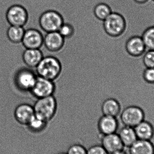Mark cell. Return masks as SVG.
Here are the masks:
<instances>
[{
  "label": "cell",
  "mask_w": 154,
  "mask_h": 154,
  "mask_svg": "<svg viewBox=\"0 0 154 154\" xmlns=\"http://www.w3.org/2000/svg\"><path fill=\"white\" fill-rule=\"evenodd\" d=\"M35 69L38 76L54 81L60 76L62 66L57 58L54 56H47L43 57Z\"/></svg>",
  "instance_id": "1"
},
{
  "label": "cell",
  "mask_w": 154,
  "mask_h": 154,
  "mask_svg": "<svg viewBox=\"0 0 154 154\" xmlns=\"http://www.w3.org/2000/svg\"><path fill=\"white\" fill-rule=\"evenodd\" d=\"M103 29L109 37L119 38L125 33L126 23L121 14L112 12L103 21Z\"/></svg>",
  "instance_id": "2"
},
{
  "label": "cell",
  "mask_w": 154,
  "mask_h": 154,
  "mask_svg": "<svg viewBox=\"0 0 154 154\" xmlns=\"http://www.w3.org/2000/svg\"><path fill=\"white\" fill-rule=\"evenodd\" d=\"M35 114L48 122L55 117L57 110V102L54 95L38 99L33 105Z\"/></svg>",
  "instance_id": "3"
},
{
  "label": "cell",
  "mask_w": 154,
  "mask_h": 154,
  "mask_svg": "<svg viewBox=\"0 0 154 154\" xmlns=\"http://www.w3.org/2000/svg\"><path fill=\"white\" fill-rule=\"evenodd\" d=\"M37 77L36 72H34L32 69L25 67L20 69L16 74L15 84L22 92L25 94H31V90L36 82Z\"/></svg>",
  "instance_id": "4"
},
{
  "label": "cell",
  "mask_w": 154,
  "mask_h": 154,
  "mask_svg": "<svg viewBox=\"0 0 154 154\" xmlns=\"http://www.w3.org/2000/svg\"><path fill=\"white\" fill-rule=\"evenodd\" d=\"M39 22L42 31L45 33L58 31L64 23L61 15L53 11L43 13L40 17Z\"/></svg>",
  "instance_id": "5"
},
{
  "label": "cell",
  "mask_w": 154,
  "mask_h": 154,
  "mask_svg": "<svg viewBox=\"0 0 154 154\" xmlns=\"http://www.w3.org/2000/svg\"><path fill=\"white\" fill-rule=\"evenodd\" d=\"M28 11L21 4H15L8 8L5 19L9 25L24 27L28 20Z\"/></svg>",
  "instance_id": "6"
},
{
  "label": "cell",
  "mask_w": 154,
  "mask_h": 154,
  "mask_svg": "<svg viewBox=\"0 0 154 154\" xmlns=\"http://www.w3.org/2000/svg\"><path fill=\"white\" fill-rule=\"evenodd\" d=\"M120 114V120L123 125L133 128L145 120V117L143 109L134 105L125 108Z\"/></svg>",
  "instance_id": "7"
},
{
  "label": "cell",
  "mask_w": 154,
  "mask_h": 154,
  "mask_svg": "<svg viewBox=\"0 0 154 154\" xmlns=\"http://www.w3.org/2000/svg\"><path fill=\"white\" fill-rule=\"evenodd\" d=\"M56 89V86L54 81L38 76L30 93L33 97L38 99L53 96Z\"/></svg>",
  "instance_id": "8"
},
{
  "label": "cell",
  "mask_w": 154,
  "mask_h": 154,
  "mask_svg": "<svg viewBox=\"0 0 154 154\" xmlns=\"http://www.w3.org/2000/svg\"><path fill=\"white\" fill-rule=\"evenodd\" d=\"M44 35L38 29L29 28L25 30L22 42L26 49H40L43 45Z\"/></svg>",
  "instance_id": "9"
},
{
  "label": "cell",
  "mask_w": 154,
  "mask_h": 154,
  "mask_svg": "<svg viewBox=\"0 0 154 154\" xmlns=\"http://www.w3.org/2000/svg\"><path fill=\"white\" fill-rule=\"evenodd\" d=\"M126 51L128 55L134 57L143 55L146 48L141 36L135 35L129 37L125 45Z\"/></svg>",
  "instance_id": "10"
},
{
  "label": "cell",
  "mask_w": 154,
  "mask_h": 154,
  "mask_svg": "<svg viewBox=\"0 0 154 154\" xmlns=\"http://www.w3.org/2000/svg\"><path fill=\"white\" fill-rule=\"evenodd\" d=\"M65 43V39L58 31L45 33L43 45L46 49L51 52H57L61 50Z\"/></svg>",
  "instance_id": "11"
},
{
  "label": "cell",
  "mask_w": 154,
  "mask_h": 154,
  "mask_svg": "<svg viewBox=\"0 0 154 154\" xmlns=\"http://www.w3.org/2000/svg\"><path fill=\"white\" fill-rule=\"evenodd\" d=\"M35 114L33 105L23 103L15 109L14 116L16 121L20 125H27Z\"/></svg>",
  "instance_id": "12"
},
{
  "label": "cell",
  "mask_w": 154,
  "mask_h": 154,
  "mask_svg": "<svg viewBox=\"0 0 154 154\" xmlns=\"http://www.w3.org/2000/svg\"><path fill=\"white\" fill-rule=\"evenodd\" d=\"M97 126L100 133L105 135L116 133L119 124L117 117L102 115L98 120Z\"/></svg>",
  "instance_id": "13"
},
{
  "label": "cell",
  "mask_w": 154,
  "mask_h": 154,
  "mask_svg": "<svg viewBox=\"0 0 154 154\" xmlns=\"http://www.w3.org/2000/svg\"><path fill=\"white\" fill-rule=\"evenodd\" d=\"M101 145L109 154L124 149L125 147L118 134L116 133L103 135Z\"/></svg>",
  "instance_id": "14"
},
{
  "label": "cell",
  "mask_w": 154,
  "mask_h": 154,
  "mask_svg": "<svg viewBox=\"0 0 154 154\" xmlns=\"http://www.w3.org/2000/svg\"><path fill=\"white\" fill-rule=\"evenodd\" d=\"M43 53L40 49H26L23 55L25 65L30 68H35L43 57Z\"/></svg>",
  "instance_id": "15"
},
{
  "label": "cell",
  "mask_w": 154,
  "mask_h": 154,
  "mask_svg": "<svg viewBox=\"0 0 154 154\" xmlns=\"http://www.w3.org/2000/svg\"><path fill=\"white\" fill-rule=\"evenodd\" d=\"M137 139L149 140L153 137L154 128L150 122L144 120L134 128Z\"/></svg>",
  "instance_id": "16"
},
{
  "label": "cell",
  "mask_w": 154,
  "mask_h": 154,
  "mask_svg": "<svg viewBox=\"0 0 154 154\" xmlns=\"http://www.w3.org/2000/svg\"><path fill=\"white\" fill-rule=\"evenodd\" d=\"M101 110L103 115L117 117L121 113V106L117 100L109 98L103 101Z\"/></svg>",
  "instance_id": "17"
},
{
  "label": "cell",
  "mask_w": 154,
  "mask_h": 154,
  "mask_svg": "<svg viewBox=\"0 0 154 154\" xmlns=\"http://www.w3.org/2000/svg\"><path fill=\"white\" fill-rule=\"evenodd\" d=\"M129 148L130 154H154V145L149 140L137 139Z\"/></svg>",
  "instance_id": "18"
},
{
  "label": "cell",
  "mask_w": 154,
  "mask_h": 154,
  "mask_svg": "<svg viewBox=\"0 0 154 154\" xmlns=\"http://www.w3.org/2000/svg\"><path fill=\"white\" fill-rule=\"evenodd\" d=\"M124 146L129 147L137 139L134 128L125 126L118 134Z\"/></svg>",
  "instance_id": "19"
},
{
  "label": "cell",
  "mask_w": 154,
  "mask_h": 154,
  "mask_svg": "<svg viewBox=\"0 0 154 154\" xmlns=\"http://www.w3.org/2000/svg\"><path fill=\"white\" fill-rule=\"evenodd\" d=\"M48 122L36 114H34L31 120L27 125L29 131L34 134L43 132L47 128Z\"/></svg>",
  "instance_id": "20"
},
{
  "label": "cell",
  "mask_w": 154,
  "mask_h": 154,
  "mask_svg": "<svg viewBox=\"0 0 154 154\" xmlns=\"http://www.w3.org/2000/svg\"><path fill=\"white\" fill-rule=\"evenodd\" d=\"M24 32L25 29L23 27L10 25L7 29V35L11 41L18 43L22 41Z\"/></svg>",
  "instance_id": "21"
},
{
  "label": "cell",
  "mask_w": 154,
  "mask_h": 154,
  "mask_svg": "<svg viewBox=\"0 0 154 154\" xmlns=\"http://www.w3.org/2000/svg\"><path fill=\"white\" fill-rule=\"evenodd\" d=\"M141 37L146 49L154 50V25L146 28L142 32Z\"/></svg>",
  "instance_id": "22"
},
{
  "label": "cell",
  "mask_w": 154,
  "mask_h": 154,
  "mask_svg": "<svg viewBox=\"0 0 154 154\" xmlns=\"http://www.w3.org/2000/svg\"><path fill=\"white\" fill-rule=\"evenodd\" d=\"M112 13L108 5L104 3L97 5L94 9V13L96 17L104 21Z\"/></svg>",
  "instance_id": "23"
},
{
  "label": "cell",
  "mask_w": 154,
  "mask_h": 154,
  "mask_svg": "<svg viewBox=\"0 0 154 154\" xmlns=\"http://www.w3.org/2000/svg\"><path fill=\"white\" fill-rule=\"evenodd\" d=\"M58 32L66 39L72 38L75 33V29L72 24L64 23Z\"/></svg>",
  "instance_id": "24"
},
{
  "label": "cell",
  "mask_w": 154,
  "mask_h": 154,
  "mask_svg": "<svg viewBox=\"0 0 154 154\" xmlns=\"http://www.w3.org/2000/svg\"><path fill=\"white\" fill-rule=\"evenodd\" d=\"M143 63L146 68H154V50H148L143 54Z\"/></svg>",
  "instance_id": "25"
},
{
  "label": "cell",
  "mask_w": 154,
  "mask_h": 154,
  "mask_svg": "<svg viewBox=\"0 0 154 154\" xmlns=\"http://www.w3.org/2000/svg\"><path fill=\"white\" fill-rule=\"evenodd\" d=\"M66 153L67 154H87V149L82 145L74 144L69 146Z\"/></svg>",
  "instance_id": "26"
},
{
  "label": "cell",
  "mask_w": 154,
  "mask_h": 154,
  "mask_svg": "<svg viewBox=\"0 0 154 154\" xmlns=\"http://www.w3.org/2000/svg\"><path fill=\"white\" fill-rule=\"evenodd\" d=\"M143 79L148 84H154V68H146L143 74Z\"/></svg>",
  "instance_id": "27"
},
{
  "label": "cell",
  "mask_w": 154,
  "mask_h": 154,
  "mask_svg": "<svg viewBox=\"0 0 154 154\" xmlns=\"http://www.w3.org/2000/svg\"><path fill=\"white\" fill-rule=\"evenodd\" d=\"M87 154H109L100 144L95 145L87 150Z\"/></svg>",
  "instance_id": "28"
},
{
  "label": "cell",
  "mask_w": 154,
  "mask_h": 154,
  "mask_svg": "<svg viewBox=\"0 0 154 154\" xmlns=\"http://www.w3.org/2000/svg\"><path fill=\"white\" fill-rule=\"evenodd\" d=\"M110 154H127V153L124 151V149H122L121 150H119V151H116V152H114Z\"/></svg>",
  "instance_id": "29"
},
{
  "label": "cell",
  "mask_w": 154,
  "mask_h": 154,
  "mask_svg": "<svg viewBox=\"0 0 154 154\" xmlns=\"http://www.w3.org/2000/svg\"><path fill=\"white\" fill-rule=\"evenodd\" d=\"M137 2L140 3H144L145 2H146L147 0H134Z\"/></svg>",
  "instance_id": "30"
},
{
  "label": "cell",
  "mask_w": 154,
  "mask_h": 154,
  "mask_svg": "<svg viewBox=\"0 0 154 154\" xmlns=\"http://www.w3.org/2000/svg\"><path fill=\"white\" fill-rule=\"evenodd\" d=\"M57 154H67L66 152H61L58 153Z\"/></svg>",
  "instance_id": "31"
},
{
  "label": "cell",
  "mask_w": 154,
  "mask_h": 154,
  "mask_svg": "<svg viewBox=\"0 0 154 154\" xmlns=\"http://www.w3.org/2000/svg\"><path fill=\"white\" fill-rule=\"evenodd\" d=\"M153 152H154V145Z\"/></svg>",
  "instance_id": "32"
},
{
  "label": "cell",
  "mask_w": 154,
  "mask_h": 154,
  "mask_svg": "<svg viewBox=\"0 0 154 154\" xmlns=\"http://www.w3.org/2000/svg\"><path fill=\"white\" fill-rule=\"evenodd\" d=\"M153 1H154V0H153Z\"/></svg>",
  "instance_id": "33"
}]
</instances>
